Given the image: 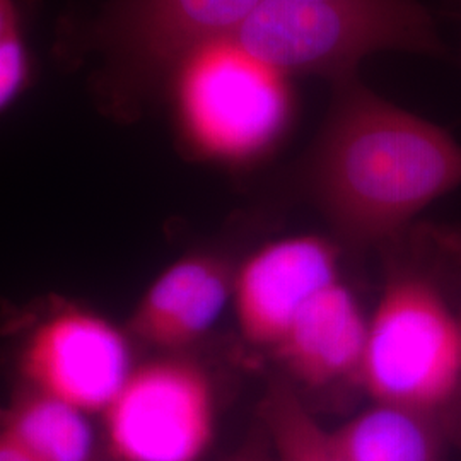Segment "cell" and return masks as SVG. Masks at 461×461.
<instances>
[{
	"label": "cell",
	"instance_id": "cell-1",
	"mask_svg": "<svg viewBox=\"0 0 461 461\" xmlns=\"http://www.w3.org/2000/svg\"><path fill=\"white\" fill-rule=\"evenodd\" d=\"M297 182L352 245L395 241L461 185V146L443 127L379 98L357 76L331 83L329 113Z\"/></svg>",
	"mask_w": 461,
	"mask_h": 461
},
{
	"label": "cell",
	"instance_id": "cell-2",
	"mask_svg": "<svg viewBox=\"0 0 461 461\" xmlns=\"http://www.w3.org/2000/svg\"><path fill=\"white\" fill-rule=\"evenodd\" d=\"M183 152L232 171L262 165L296 120L289 76L228 36L203 41L173 67L163 96Z\"/></svg>",
	"mask_w": 461,
	"mask_h": 461
},
{
	"label": "cell",
	"instance_id": "cell-3",
	"mask_svg": "<svg viewBox=\"0 0 461 461\" xmlns=\"http://www.w3.org/2000/svg\"><path fill=\"white\" fill-rule=\"evenodd\" d=\"M228 38L285 76L330 84L357 76L376 51L446 57L434 19L417 0H265Z\"/></svg>",
	"mask_w": 461,
	"mask_h": 461
},
{
	"label": "cell",
	"instance_id": "cell-4",
	"mask_svg": "<svg viewBox=\"0 0 461 461\" xmlns=\"http://www.w3.org/2000/svg\"><path fill=\"white\" fill-rule=\"evenodd\" d=\"M265 0H108L76 40L96 60L95 95L108 113L132 120L156 99L186 51L230 36Z\"/></svg>",
	"mask_w": 461,
	"mask_h": 461
},
{
	"label": "cell",
	"instance_id": "cell-5",
	"mask_svg": "<svg viewBox=\"0 0 461 461\" xmlns=\"http://www.w3.org/2000/svg\"><path fill=\"white\" fill-rule=\"evenodd\" d=\"M373 402L439 415L461 402V325L441 285L422 270L402 268L369 316L357 381Z\"/></svg>",
	"mask_w": 461,
	"mask_h": 461
},
{
	"label": "cell",
	"instance_id": "cell-6",
	"mask_svg": "<svg viewBox=\"0 0 461 461\" xmlns=\"http://www.w3.org/2000/svg\"><path fill=\"white\" fill-rule=\"evenodd\" d=\"M103 413L116 461H198L214 436V388L202 366L166 354L132 369Z\"/></svg>",
	"mask_w": 461,
	"mask_h": 461
},
{
	"label": "cell",
	"instance_id": "cell-7",
	"mask_svg": "<svg viewBox=\"0 0 461 461\" xmlns=\"http://www.w3.org/2000/svg\"><path fill=\"white\" fill-rule=\"evenodd\" d=\"M131 344L108 320L83 310L53 314L23 352L30 388L86 413L104 412L132 373Z\"/></svg>",
	"mask_w": 461,
	"mask_h": 461
},
{
	"label": "cell",
	"instance_id": "cell-8",
	"mask_svg": "<svg viewBox=\"0 0 461 461\" xmlns=\"http://www.w3.org/2000/svg\"><path fill=\"white\" fill-rule=\"evenodd\" d=\"M340 276V249L320 234L255 249L234 272L230 303L241 337L272 356L301 310Z\"/></svg>",
	"mask_w": 461,
	"mask_h": 461
},
{
	"label": "cell",
	"instance_id": "cell-9",
	"mask_svg": "<svg viewBox=\"0 0 461 461\" xmlns=\"http://www.w3.org/2000/svg\"><path fill=\"white\" fill-rule=\"evenodd\" d=\"M234 272L228 260L211 253L169 265L137 303L129 320L131 335L165 354L195 346L232 301Z\"/></svg>",
	"mask_w": 461,
	"mask_h": 461
},
{
	"label": "cell",
	"instance_id": "cell-10",
	"mask_svg": "<svg viewBox=\"0 0 461 461\" xmlns=\"http://www.w3.org/2000/svg\"><path fill=\"white\" fill-rule=\"evenodd\" d=\"M367 325L359 299L337 280L301 310L272 356L291 378L313 390L359 381Z\"/></svg>",
	"mask_w": 461,
	"mask_h": 461
},
{
	"label": "cell",
	"instance_id": "cell-11",
	"mask_svg": "<svg viewBox=\"0 0 461 461\" xmlns=\"http://www.w3.org/2000/svg\"><path fill=\"white\" fill-rule=\"evenodd\" d=\"M333 436L352 461H443L449 432L439 415L373 402Z\"/></svg>",
	"mask_w": 461,
	"mask_h": 461
},
{
	"label": "cell",
	"instance_id": "cell-12",
	"mask_svg": "<svg viewBox=\"0 0 461 461\" xmlns=\"http://www.w3.org/2000/svg\"><path fill=\"white\" fill-rule=\"evenodd\" d=\"M0 429L36 461H95L86 412L30 388L0 412Z\"/></svg>",
	"mask_w": 461,
	"mask_h": 461
},
{
	"label": "cell",
	"instance_id": "cell-13",
	"mask_svg": "<svg viewBox=\"0 0 461 461\" xmlns=\"http://www.w3.org/2000/svg\"><path fill=\"white\" fill-rule=\"evenodd\" d=\"M258 415L280 461H352L333 432L314 420L287 379L268 383Z\"/></svg>",
	"mask_w": 461,
	"mask_h": 461
},
{
	"label": "cell",
	"instance_id": "cell-14",
	"mask_svg": "<svg viewBox=\"0 0 461 461\" xmlns=\"http://www.w3.org/2000/svg\"><path fill=\"white\" fill-rule=\"evenodd\" d=\"M33 79V57L21 33L0 41V113L16 101Z\"/></svg>",
	"mask_w": 461,
	"mask_h": 461
},
{
	"label": "cell",
	"instance_id": "cell-15",
	"mask_svg": "<svg viewBox=\"0 0 461 461\" xmlns=\"http://www.w3.org/2000/svg\"><path fill=\"white\" fill-rule=\"evenodd\" d=\"M21 33V16L16 0H0V41Z\"/></svg>",
	"mask_w": 461,
	"mask_h": 461
},
{
	"label": "cell",
	"instance_id": "cell-16",
	"mask_svg": "<svg viewBox=\"0 0 461 461\" xmlns=\"http://www.w3.org/2000/svg\"><path fill=\"white\" fill-rule=\"evenodd\" d=\"M0 461H36L0 429Z\"/></svg>",
	"mask_w": 461,
	"mask_h": 461
},
{
	"label": "cell",
	"instance_id": "cell-17",
	"mask_svg": "<svg viewBox=\"0 0 461 461\" xmlns=\"http://www.w3.org/2000/svg\"><path fill=\"white\" fill-rule=\"evenodd\" d=\"M461 422V402L458 403V407L455 409V412L451 413L449 420H447V429H449V434H453L456 428L460 426Z\"/></svg>",
	"mask_w": 461,
	"mask_h": 461
},
{
	"label": "cell",
	"instance_id": "cell-18",
	"mask_svg": "<svg viewBox=\"0 0 461 461\" xmlns=\"http://www.w3.org/2000/svg\"><path fill=\"white\" fill-rule=\"evenodd\" d=\"M230 461H260V455L255 453V451H251V449H248V451L240 453L238 456H234V458Z\"/></svg>",
	"mask_w": 461,
	"mask_h": 461
},
{
	"label": "cell",
	"instance_id": "cell-19",
	"mask_svg": "<svg viewBox=\"0 0 461 461\" xmlns=\"http://www.w3.org/2000/svg\"><path fill=\"white\" fill-rule=\"evenodd\" d=\"M451 4H456V5H461V0H449Z\"/></svg>",
	"mask_w": 461,
	"mask_h": 461
},
{
	"label": "cell",
	"instance_id": "cell-20",
	"mask_svg": "<svg viewBox=\"0 0 461 461\" xmlns=\"http://www.w3.org/2000/svg\"><path fill=\"white\" fill-rule=\"evenodd\" d=\"M98 461H116L115 458H112V456H110V458H108V460H98Z\"/></svg>",
	"mask_w": 461,
	"mask_h": 461
},
{
	"label": "cell",
	"instance_id": "cell-21",
	"mask_svg": "<svg viewBox=\"0 0 461 461\" xmlns=\"http://www.w3.org/2000/svg\"><path fill=\"white\" fill-rule=\"evenodd\" d=\"M297 2H306V0H297Z\"/></svg>",
	"mask_w": 461,
	"mask_h": 461
},
{
	"label": "cell",
	"instance_id": "cell-22",
	"mask_svg": "<svg viewBox=\"0 0 461 461\" xmlns=\"http://www.w3.org/2000/svg\"><path fill=\"white\" fill-rule=\"evenodd\" d=\"M460 325H461V314H460Z\"/></svg>",
	"mask_w": 461,
	"mask_h": 461
}]
</instances>
